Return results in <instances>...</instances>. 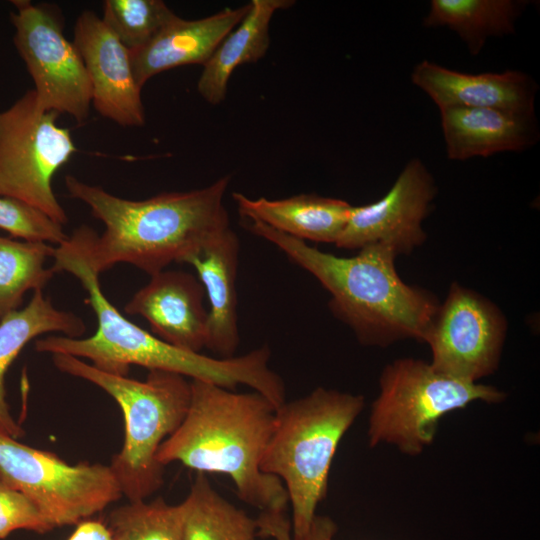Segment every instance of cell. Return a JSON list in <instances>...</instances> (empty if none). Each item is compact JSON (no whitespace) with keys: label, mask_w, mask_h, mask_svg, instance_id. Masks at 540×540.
Listing matches in <instances>:
<instances>
[{"label":"cell","mask_w":540,"mask_h":540,"mask_svg":"<svg viewBox=\"0 0 540 540\" xmlns=\"http://www.w3.org/2000/svg\"><path fill=\"white\" fill-rule=\"evenodd\" d=\"M107 526L113 540H182L183 507L162 497L129 501L109 514Z\"/></svg>","instance_id":"cell-25"},{"label":"cell","mask_w":540,"mask_h":540,"mask_svg":"<svg viewBox=\"0 0 540 540\" xmlns=\"http://www.w3.org/2000/svg\"><path fill=\"white\" fill-rule=\"evenodd\" d=\"M84 321L72 312L56 308L42 290H36L29 303L0 321V430L19 438L23 429L12 418L6 401L5 375L26 344L46 333L80 338Z\"/></svg>","instance_id":"cell-21"},{"label":"cell","mask_w":540,"mask_h":540,"mask_svg":"<svg viewBox=\"0 0 540 540\" xmlns=\"http://www.w3.org/2000/svg\"><path fill=\"white\" fill-rule=\"evenodd\" d=\"M58 113L39 108L33 89L0 111V197L39 209L64 225L68 216L53 191L55 174L77 151Z\"/></svg>","instance_id":"cell-8"},{"label":"cell","mask_w":540,"mask_h":540,"mask_svg":"<svg viewBox=\"0 0 540 540\" xmlns=\"http://www.w3.org/2000/svg\"><path fill=\"white\" fill-rule=\"evenodd\" d=\"M363 407L361 395L318 387L276 409L260 467L286 489L296 540H306L317 506L326 496L338 445Z\"/></svg>","instance_id":"cell-5"},{"label":"cell","mask_w":540,"mask_h":540,"mask_svg":"<svg viewBox=\"0 0 540 540\" xmlns=\"http://www.w3.org/2000/svg\"><path fill=\"white\" fill-rule=\"evenodd\" d=\"M336 531L337 526L331 518L316 515L306 540H333Z\"/></svg>","instance_id":"cell-31"},{"label":"cell","mask_w":540,"mask_h":540,"mask_svg":"<svg viewBox=\"0 0 540 540\" xmlns=\"http://www.w3.org/2000/svg\"><path fill=\"white\" fill-rule=\"evenodd\" d=\"M527 3L513 0H432L423 24L455 31L469 52L477 55L489 37L514 32L515 22Z\"/></svg>","instance_id":"cell-22"},{"label":"cell","mask_w":540,"mask_h":540,"mask_svg":"<svg viewBox=\"0 0 540 540\" xmlns=\"http://www.w3.org/2000/svg\"><path fill=\"white\" fill-rule=\"evenodd\" d=\"M447 157L467 160L522 151L537 141L536 117L490 108L441 109Z\"/></svg>","instance_id":"cell-18"},{"label":"cell","mask_w":540,"mask_h":540,"mask_svg":"<svg viewBox=\"0 0 540 540\" xmlns=\"http://www.w3.org/2000/svg\"><path fill=\"white\" fill-rule=\"evenodd\" d=\"M379 385L369 418V445L393 444L411 456L432 443L438 422L446 414L475 401L505 399V393L493 386L452 378L414 358L386 365Z\"/></svg>","instance_id":"cell-7"},{"label":"cell","mask_w":540,"mask_h":540,"mask_svg":"<svg viewBox=\"0 0 540 540\" xmlns=\"http://www.w3.org/2000/svg\"><path fill=\"white\" fill-rule=\"evenodd\" d=\"M411 81L428 94L439 110L490 108L535 116L537 86L521 71L469 74L423 60L414 67Z\"/></svg>","instance_id":"cell-15"},{"label":"cell","mask_w":540,"mask_h":540,"mask_svg":"<svg viewBox=\"0 0 540 540\" xmlns=\"http://www.w3.org/2000/svg\"><path fill=\"white\" fill-rule=\"evenodd\" d=\"M249 9L250 3L195 20L174 14L145 46L130 52L136 82L142 88L163 71L189 64L204 66Z\"/></svg>","instance_id":"cell-16"},{"label":"cell","mask_w":540,"mask_h":540,"mask_svg":"<svg viewBox=\"0 0 540 540\" xmlns=\"http://www.w3.org/2000/svg\"><path fill=\"white\" fill-rule=\"evenodd\" d=\"M54 247L0 236V321L20 309L25 294L42 290L53 278L52 267H45Z\"/></svg>","instance_id":"cell-24"},{"label":"cell","mask_w":540,"mask_h":540,"mask_svg":"<svg viewBox=\"0 0 540 540\" xmlns=\"http://www.w3.org/2000/svg\"><path fill=\"white\" fill-rule=\"evenodd\" d=\"M233 199L244 219L258 220L302 241L336 243L352 207L348 202L315 194L283 199L249 198L234 192Z\"/></svg>","instance_id":"cell-19"},{"label":"cell","mask_w":540,"mask_h":540,"mask_svg":"<svg viewBox=\"0 0 540 540\" xmlns=\"http://www.w3.org/2000/svg\"><path fill=\"white\" fill-rule=\"evenodd\" d=\"M174 14L161 0H105L101 19L133 52L145 46Z\"/></svg>","instance_id":"cell-26"},{"label":"cell","mask_w":540,"mask_h":540,"mask_svg":"<svg viewBox=\"0 0 540 540\" xmlns=\"http://www.w3.org/2000/svg\"><path fill=\"white\" fill-rule=\"evenodd\" d=\"M68 540H113L108 526L101 521L83 520Z\"/></svg>","instance_id":"cell-30"},{"label":"cell","mask_w":540,"mask_h":540,"mask_svg":"<svg viewBox=\"0 0 540 540\" xmlns=\"http://www.w3.org/2000/svg\"><path fill=\"white\" fill-rule=\"evenodd\" d=\"M244 221L249 231L271 242L320 282L330 293V311L361 344L385 347L404 339L424 342L440 302L432 292L400 278L397 255L391 248L373 244L352 257H340L258 220Z\"/></svg>","instance_id":"cell-3"},{"label":"cell","mask_w":540,"mask_h":540,"mask_svg":"<svg viewBox=\"0 0 540 540\" xmlns=\"http://www.w3.org/2000/svg\"><path fill=\"white\" fill-rule=\"evenodd\" d=\"M205 290L194 275L180 270H162L150 276L127 302L129 315H140L152 334L177 348L200 353L206 348L208 310Z\"/></svg>","instance_id":"cell-14"},{"label":"cell","mask_w":540,"mask_h":540,"mask_svg":"<svg viewBox=\"0 0 540 540\" xmlns=\"http://www.w3.org/2000/svg\"><path fill=\"white\" fill-rule=\"evenodd\" d=\"M293 0H252L241 22L222 40L203 66L197 82L201 97L212 105L224 101L229 79L242 64L255 63L270 46V22L274 14L294 5Z\"/></svg>","instance_id":"cell-20"},{"label":"cell","mask_w":540,"mask_h":540,"mask_svg":"<svg viewBox=\"0 0 540 540\" xmlns=\"http://www.w3.org/2000/svg\"><path fill=\"white\" fill-rule=\"evenodd\" d=\"M275 412L255 391L238 393L193 379L187 414L160 445L156 459L164 467L180 462L198 473L225 474L245 503L260 512L284 511L289 500L282 481L260 467Z\"/></svg>","instance_id":"cell-4"},{"label":"cell","mask_w":540,"mask_h":540,"mask_svg":"<svg viewBox=\"0 0 540 540\" xmlns=\"http://www.w3.org/2000/svg\"><path fill=\"white\" fill-rule=\"evenodd\" d=\"M73 43L90 80L94 109L120 126H143L142 88L133 73L130 51L91 10L78 16Z\"/></svg>","instance_id":"cell-13"},{"label":"cell","mask_w":540,"mask_h":540,"mask_svg":"<svg viewBox=\"0 0 540 540\" xmlns=\"http://www.w3.org/2000/svg\"><path fill=\"white\" fill-rule=\"evenodd\" d=\"M507 328L494 302L453 282L424 338L431 350L430 364L444 375L477 383L496 371Z\"/></svg>","instance_id":"cell-11"},{"label":"cell","mask_w":540,"mask_h":540,"mask_svg":"<svg viewBox=\"0 0 540 540\" xmlns=\"http://www.w3.org/2000/svg\"><path fill=\"white\" fill-rule=\"evenodd\" d=\"M0 229L11 238L59 245L67 239L63 225L21 201L0 197Z\"/></svg>","instance_id":"cell-27"},{"label":"cell","mask_w":540,"mask_h":540,"mask_svg":"<svg viewBox=\"0 0 540 540\" xmlns=\"http://www.w3.org/2000/svg\"><path fill=\"white\" fill-rule=\"evenodd\" d=\"M436 194L432 174L420 159H411L381 199L351 207L336 247L359 250L380 244L397 256L412 253L427 238L422 223Z\"/></svg>","instance_id":"cell-12"},{"label":"cell","mask_w":540,"mask_h":540,"mask_svg":"<svg viewBox=\"0 0 540 540\" xmlns=\"http://www.w3.org/2000/svg\"><path fill=\"white\" fill-rule=\"evenodd\" d=\"M182 540H256V519L237 508L198 473L184 501Z\"/></svg>","instance_id":"cell-23"},{"label":"cell","mask_w":540,"mask_h":540,"mask_svg":"<svg viewBox=\"0 0 540 540\" xmlns=\"http://www.w3.org/2000/svg\"><path fill=\"white\" fill-rule=\"evenodd\" d=\"M52 361L61 372L93 383L118 403L125 434L109 466L122 495L130 502L146 500L163 484L164 466L156 455L187 414L191 381L162 370H149L146 379L139 381L101 371L67 354H52Z\"/></svg>","instance_id":"cell-6"},{"label":"cell","mask_w":540,"mask_h":540,"mask_svg":"<svg viewBox=\"0 0 540 540\" xmlns=\"http://www.w3.org/2000/svg\"><path fill=\"white\" fill-rule=\"evenodd\" d=\"M0 473L29 497L55 528L78 524L123 496L109 465H71L1 430Z\"/></svg>","instance_id":"cell-9"},{"label":"cell","mask_w":540,"mask_h":540,"mask_svg":"<svg viewBox=\"0 0 540 540\" xmlns=\"http://www.w3.org/2000/svg\"><path fill=\"white\" fill-rule=\"evenodd\" d=\"M54 528L36 504L0 473V539L19 529L43 534Z\"/></svg>","instance_id":"cell-28"},{"label":"cell","mask_w":540,"mask_h":540,"mask_svg":"<svg viewBox=\"0 0 540 540\" xmlns=\"http://www.w3.org/2000/svg\"><path fill=\"white\" fill-rule=\"evenodd\" d=\"M230 182L231 176L225 175L203 188L129 200L66 175L70 197L87 205L104 224L101 235L82 225L68 239L98 275L119 263L150 276L173 262L188 263L214 236L231 227L224 204Z\"/></svg>","instance_id":"cell-1"},{"label":"cell","mask_w":540,"mask_h":540,"mask_svg":"<svg viewBox=\"0 0 540 540\" xmlns=\"http://www.w3.org/2000/svg\"><path fill=\"white\" fill-rule=\"evenodd\" d=\"M52 269L74 275L87 291L86 303L97 319L95 333L86 338L50 335L37 339V352L67 354L91 361L97 369L127 376L131 365L162 370L203 380L234 390L248 386L270 402L285 394L282 378L269 367L271 351L264 345L230 358H214L177 348L125 318L105 297L99 276L80 251L67 239L54 247Z\"/></svg>","instance_id":"cell-2"},{"label":"cell","mask_w":540,"mask_h":540,"mask_svg":"<svg viewBox=\"0 0 540 540\" xmlns=\"http://www.w3.org/2000/svg\"><path fill=\"white\" fill-rule=\"evenodd\" d=\"M239 254V238L229 227L188 261L209 301L206 348L220 358L233 357L240 342L236 292Z\"/></svg>","instance_id":"cell-17"},{"label":"cell","mask_w":540,"mask_h":540,"mask_svg":"<svg viewBox=\"0 0 540 540\" xmlns=\"http://www.w3.org/2000/svg\"><path fill=\"white\" fill-rule=\"evenodd\" d=\"M11 3L14 45L33 80L39 108L85 122L91 107V84L79 51L64 35L60 8L29 0Z\"/></svg>","instance_id":"cell-10"},{"label":"cell","mask_w":540,"mask_h":540,"mask_svg":"<svg viewBox=\"0 0 540 540\" xmlns=\"http://www.w3.org/2000/svg\"><path fill=\"white\" fill-rule=\"evenodd\" d=\"M256 523L258 536L275 540H296L291 534V521L284 515V511L260 512Z\"/></svg>","instance_id":"cell-29"}]
</instances>
